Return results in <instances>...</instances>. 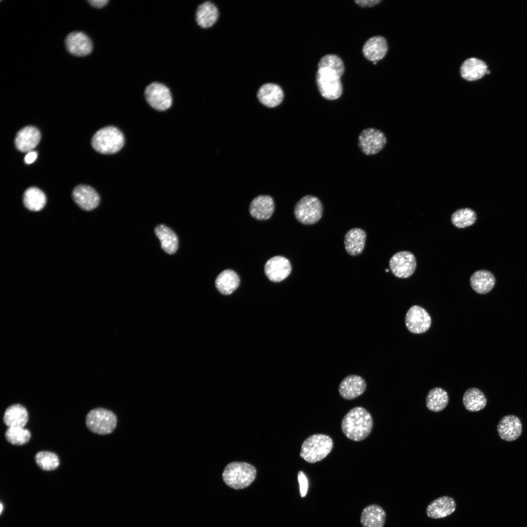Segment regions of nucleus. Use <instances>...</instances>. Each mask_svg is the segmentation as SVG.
I'll return each mask as SVG.
<instances>
[{
	"instance_id": "nucleus-1",
	"label": "nucleus",
	"mask_w": 527,
	"mask_h": 527,
	"mask_svg": "<svg viewBox=\"0 0 527 527\" xmlns=\"http://www.w3.org/2000/svg\"><path fill=\"white\" fill-rule=\"evenodd\" d=\"M372 427L373 420L370 414L360 406L350 410L344 417L341 424L345 435L354 441L365 439L370 433Z\"/></svg>"
},
{
	"instance_id": "nucleus-2",
	"label": "nucleus",
	"mask_w": 527,
	"mask_h": 527,
	"mask_svg": "<svg viewBox=\"0 0 527 527\" xmlns=\"http://www.w3.org/2000/svg\"><path fill=\"white\" fill-rule=\"evenodd\" d=\"M256 469L251 465L235 462L228 464L223 473V479L229 487L240 489L249 486L254 480Z\"/></svg>"
},
{
	"instance_id": "nucleus-3",
	"label": "nucleus",
	"mask_w": 527,
	"mask_h": 527,
	"mask_svg": "<svg viewBox=\"0 0 527 527\" xmlns=\"http://www.w3.org/2000/svg\"><path fill=\"white\" fill-rule=\"evenodd\" d=\"M124 144L122 133L117 127L108 126L99 130L91 139V145L97 152L112 154L120 151Z\"/></svg>"
},
{
	"instance_id": "nucleus-4",
	"label": "nucleus",
	"mask_w": 527,
	"mask_h": 527,
	"mask_svg": "<svg viewBox=\"0 0 527 527\" xmlns=\"http://www.w3.org/2000/svg\"><path fill=\"white\" fill-rule=\"evenodd\" d=\"M333 446L332 439L324 434H316L307 438L303 442L300 456L309 463L320 462L331 452Z\"/></svg>"
},
{
	"instance_id": "nucleus-5",
	"label": "nucleus",
	"mask_w": 527,
	"mask_h": 527,
	"mask_svg": "<svg viewBox=\"0 0 527 527\" xmlns=\"http://www.w3.org/2000/svg\"><path fill=\"white\" fill-rule=\"evenodd\" d=\"M87 427L92 432L99 435L112 433L117 424V418L112 411L101 407L91 410L85 418Z\"/></svg>"
},
{
	"instance_id": "nucleus-6",
	"label": "nucleus",
	"mask_w": 527,
	"mask_h": 527,
	"mask_svg": "<svg viewBox=\"0 0 527 527\" xmlns=\"http://www.w3.org/2000/svg\"><path fill=\"white\" fill-rule=\"evenodd\" d=\"M323 214V206L316 197L307 195L302 197L295 204L294 214L301 223L312 225L318 222Z\"/></svg>"
},
{
	"instance_id": "nucleus-7",
	"label": "nucleus",
	"mask_w": 527,
	"mask_h": 527,
	"mask_svg": "<svg viewBox=\"0 0 527 527\" xmlns=\"http://www.w3.org/2000/svg\"><path fill=\"white\" fill-rule=\"evenodd\" d=\"M339 77L335 72L326 68H319L316 73V83L321 95L328 100L341 97L343 86Z\"/></svg>"
},
{
	"instance_id": "nucleus-8",
	"label": "nucleus",
	"mask_w": 527,
	"mask_h": 527,
	"mask_svg": "<svg viewBox=\"0 0 527 527\" xmlns=\"http://www.w3.org/2000/svg\"><path fill=\"white\" fill-rule=\"evenodd\" d=\"M386 138L381 131L374 128L363 130L358 137V146L365 155H372L381 151L385 146Z\"/></svg>"
},
{
	"instance_id": "nucleus-9",
	"label": "nucleus",
	"mask_w": 527,
	"mask_h": 527,
	"mask_svg": "<svg viewBox=\"0 0 527 527\" xmlns=\"http://www.w3.org/2000/svg\"><path fill=\"white\" fill-rule=\"evenodd\" d=\"M144 95L149 104L157 110H166L172 105L170 91L162 83L156 82L151 83L145 88Z\"/></svg>"
},
{
	"instance_id": "nucleus-10",
	"label": "nucleus",
	"mask_w": 527,
	"mask_h": 527,
	"mask_svg": "<svg viewBox=\"0 0 527 527\" xmlns=\"http://www.w3.org/2000/svg\"><path fill=\"white\" fill-rule=\"evenodd\" d=\"M389 264L394 276L399 278H407L414 273L416 267V261L412 253L402 251L391 257Z\"/></svg>"
},
{
	"instance_id": "nucleus-11",
	"label": "nucleus",
	"mask_w": 527,
	"mask_h": 527,
	"mask_svg": "<svg viewBox=\"0 0 527 527\" xmlns=\"http://www.w3.org/2000/svg\"><path fill=\"white\" fill-rule=\"evenodd\" d=\"M405 324L407 329L414 334H422L430 328L431 319L428 312L417 305L410 307L406 312Z\"/></svg>"
},
{
	"instance_id": "nucleus-12",
	"label": "nucleus",
	"mask_w": 527,
	"mask_h": 527,
	"mask_svg": "<svg viewBox=\"0 0 527 527\" xmlns=\"http://www.w3.org/2000/svg\"><path fill=\"white\" fill-rule=\"evenodd\" d=\"M292 270L291 264L286 258L276 256L265 264L264 271L268 279L273 282H280L286 279Z\"/></svg>"
},
{
	"instance_id": "nucleus-13",
	"label": "nucleus",
	"mask_w": 527,
	"mask_h": 527,
	"mask_svg": "<svg viewBox=\"0 0 527 527\" xmlns=\"http://www.w3.org/2000/svg\"><path fill=\"white\" fill-rule=\"evenodd\" d=\"M284 98L283 89L278 84L267 82L261 85L257 93L258 101L264 106L275 108L283 102Z\"/></svg>"
},
{
	"instance_id": "nucleus-14",
	"label": "nucleus",
	"mask_w": 527,
	"mask_h": 527,
	"mask_svg": "<svg viewBox=\"0 0 527 527\" xmlns=\"http://www.w3.org/2000/svg\"><path fill=\"white\" fill-rule=\"evenodd\" d=\"M65 44L68 51L78 57L88 55L93 49L91 40L81 32H73L69 34L65 39Z\"/></svg>"
},
{
	"instance_id": "nucleus-15",
	"label": "nucleus",
	"mask_w": 527,
	"mask_h": 527,
	"mask_svg": "<svg viewBox=\"0 0 527 527\" xmlns=\"http://www.w3.org/2000/svg\"><path fill=\"white\" fill-rule=\"evenodd\" d=\"M497 431L501 439L507 442L514 441L522 434V423L517 416L507 415L499 422Z\"/></svg>"
},
{
	"instance_id": "nucleus-16",
	"label": "nucleus",
	"mask_w": 527,
	"mask_h": 527,
	"mask_svg": "<svg viewBox=\"0 0 527 527\" xmlns=\"http://www.w3.org/2000/svg\"><path fill=\"white\" fill-rule=\"evenodd\" d=\"M365 380L357 375H349L344 378L339 386V392L343 398L352 400L361 395L365 390Z\"/></svg>"
},
{
	"instance_id": "nucleus-17",
	"label": "nucleus",
	"mask_w": 527,
	"mask_h": 527,
	"mask_svg": "<svg viewBox=\"0 0 527 527\" xmlns=\"http://www.w3.org/2000/svg\"><path fill=\"white\" fill-rule=\"evenodd\" d=\"M219 10L210 0H206L198 5L195 14L197 24L204 29L212 27L218 21Z\"/></svg>"
},
{
	"instance_id": "nucleus-18",
	"label": "nucleus",
	"mask_w": 527,
	"mask_h": 527,
	"mask_svg": "<svg viewBox=\"0 0 527 527\" xmlns=\"http://www.w3.org/2000/svg\"><path fill=\"white\" fill-rule=\"evenodd\" d=\"M41 135L39 129L33 126H27L17 133L14 143L16 148L22 152H29L39 143Z\"/></svg>"
},
{
	"instance_id": "nucleus-19",
	"label": "nucleus",
	"mask_w": 527,
	"mask_h": 527,
	"mask_svg": "<svg viewBox=\"0 0 527 527\" xmlns=\"http://www.w3.org/2000/svg\"><path fill=\"white\" fill-rule=\"evenodd\" d=\"M72 197L75 203L82 209L89 211L95 208L100 198L96 191L85 185L77 186L73 190Z\"/></svg>"
},
{
	"instance_id": "nucleus-20",
	"label": "nucleus",
	"mask_w": 527,
	"mask_h": 527,
	"mask_svg": "<svg viewBox=\"0 0 527 527\" xmlns=\"http://www.w3.org/2000/svg\"><path fill=\"white\" fill-rule=\"evenodd\" d=\"M456 508V503L452 498L443 496L430 502L427 506L426 512L429 518L440 519L451 514Z\"/></svg>"
},
{
	"instance_id": "nucleus-21",
	"label": "nucleus",
	"mask_w": 527,
	"mask_h": 527,
	"mask_svg": "<svg viewBox=\"0 0 527 527\" xmlns=\"http://www.w3.org/2000/svg\"><path fill=\"white\" fill-rule=\"evenodd\" d=\"M275 208L273 198L269 195H259L251 202L249 212L254 218L260 220H266L270 218Z\"/></svg>"
},
{
	"instance_id": "nucleus-22",
	"label": "nucleus",
	"mask_w": 527,
	"mask_h": 527,
	"mask_svg": "<svg viewBox=\"0 0 527 527\" xmlns=\"http://www.w3.org/2000/svg\"><path fill=\"white\" fill-rule=\"evenodd\" d=\"M366 234L360 228H353L349 230L344 237L345 247L347 253L351 256H357L364 250Z\"/></svg>"
},
{
	"instance_id": "nucleus-23",
	"label": "nucleus",
	"mask_w": 527,
	"mask_h": 527,
	"mask_svg": "<svg viewBox=\"0 0 527 527\" xmlns=\"http://www.w3.org/2000/svg\"><path fill=\"white\" fill-rule=\"evenodd\" d=\"M387 44L382 36H376L370 38L365 43L363 53L365 57L373 62L383 59L387 51Z\"/></svg>"
},
{
	"instance_id": "nucleus-24",
	"label": "nucleus",
	"mask_w": 527,
	"mask_h": 527,
	"mask_svg": "<svg viewBox=\"0 0 527 527\" xmlns=\"http://www.w3.org/2000/svg\"><path fill=\"white\" fill-rule=\"evenodd\" d=\"M385 520V511L377 504L370 505L365 507L360 517L363 527H383Z\"/></svg>"
},
{
	"instance_id": "nucleus-25",
	"label": "nucleus",
	"mask_w": 527,
	"mask_h": 527,
	"mask_svg": "<svg viewBox=\"0 0 527 527\" xmlns=\"http://www.w3.org/2000/svg\"><path fill=\"white\" fill-rule=\"evenodd\" d=\"M487 71V66L486 63L475 58L466 60L460 69L462 77L468 81H474L482 78Z\"/></svg>"
},
{
	"instance_id": "nucleus-26",
	"label": "nucleus",
	"mask_w": 527,
	"mask_h": 527,
	"mask_svg": "<svg viewBox=\"0 0 527 527\" xmlns=\"http://www.w3.org/2000/svg\"><path fill=\"white\" fill-rule=\"evenodd\" d=\"M240 282V278L234 271L225 269L217 276L215 285L221 294L228 295L238 287Z\"/></svg>"
},
{
	"instance_id": "nucleus-27",
	"label": "nucleus",
	"mask_w": 527,
	"mask_h": 527,
	"mask_svg": "<svg viewBox=\"0 0 527 527\" xmlns=\"http://www.w3.org/2000/svg\"><path fill=\"white\" fill-rule=\"evenodd\" d=\"M3 422L8 427H24L28 420V414L26 409L18 404L8 406L3 415Z\"/></svg>"
},
{
	"instance_id": "nucleus-28",
	"label": "nucleus",
	"mask_w": 527,
	"mask_h": 527,
	"mask_svg": "<svg viewBox=\"0 0 527 527\" xmlns=\"http://www.w3.org/2000/svg\"><path fill=\"white\" fill-rule=\"evenodd\" d=\"M495 283L494 275L486 270L476 271L470 279V284L472 289L481 294L489 292L494 287Z\"/></svg>"
},
{
	"instance_id": "nucleus-29",
	"label": "nucleus",
	"mask_w": 527,
	"mask_h": 527,
	"mask_svg": "<svg viewBox=\"0 0 527 527\" xmlns=\"http://www.w3.org/2000/svg\"><path fill=\"white\" fill-rule=\"evenodd\" d=\"M463 403L467 410L477 412L486 407L487 400L481 390L476 387H471L466 390L464 393Z\"/></svg>"
},
{
	"instance_id": "nucleus-30",
	"label": "nucleus",
	"mask_w": 527,
	"mask_h": 527,
	"mask_svg": "<svg viewBox=\"0 0 527 527\" xmlns=\"http://www.w3.org/2000/svg\"><path fill=\"white\" fill-rule=\"evenodd\" d=\"M155 231L162 249L168 254H174L178 247V239L176 234L163 224L157 226Z\"/></svg>"
},
{
	"instance_id": "nucleus-31",
	"label": "nucleus",
	"mask_w": 527,
	"mask_h": 527,
	"mask_svg": "<svg viewBox=\"0 0 527 527\" xmlns=\"http://www.w3.org/2000/svg\"><path fill=\"white\" fill-rule=\"evenodd\" d=\"M448 400L447 392L441 387H436L428 391L426 397V405L430 411L439 412L446 406Z\"/></svg>"
},
{
	"instance_id": "nucleus-32",
	"label": "nucleus",
	"mask_w": 527,
	"mask_h": 527,
	"mask_svg": "<svg viewBox=\"0 0 527 527\" xmlns=\"http://www.w3.org/2000/svg\"><path fill=\"white\" fill-rule=\"evenodd\" d=\"M46 198L44 193L40 189L31 187L27 189L23 196V203L28 209L40 211L44 206Z\"/></svg>"
},
{
	"instance_id": "nucleus-33",
	"label": "nucleus",
	"mask_w": 527,
	"mask_h": 527,
	"mask_svg": "<svg viewBox=\"0 0 527 527\" xmlns=\"http://www.w3.org/2000/svg\"><path fill=\"white\" fill-rule=\"evenodd\" d=\"M476 218V214L474 210L469 208H464L456 210L452 214L451 220L456 227L463 228L472 225Z\"/></svg>"
},
{
	"instance_id": "nucleus-34",
	"label": "nucleus",
	"mask_w": 527,
	"mask_h": 527,
	"mask_svg": "<svg viewBox=\"0 0 527 527\" xmlns=\"http://www.w3.org/2000/svg\"><path fill=\"white\" fill-rule=\"evenodd\" d=\"M35 459L38 466L46 471L55 470L60 464L58 455L55 453L47 451H41L37 452Z\"/></svg>"
},
{
	"instance_id": "nucleus-35",
	"label": "nucleus",
	"mask_w": 527,
	"mask_h": 527,
	"mask_svg": "<svg viewBox=\"0 0 527 527\" xmlns=\"http://www.w3.org/2000/svg\"><path fill=\"white\" fill-rule=\"evenodd\" d=\"M5 437L10 444L20 446L27 443L31 438L30 431L23 427H10L5 431Z\"/></svg>"
},
{
	"instance_id": "nucleus-36",
	"label": "nucleus",
	"mask_w": 527,
	"mask_h": 527,
	"mask_svg": "<svg viewBox=\"0 0 527 527\" xmlns=\"http://www.w3.org/2000/svg\"><path fill=\"white\" fill-rule=\"evenodd\" d=\"M318 67V69L326 68L331 70L340 77L345 71L342 60L338 56L334 54H327L323 56L319 61Z\"/></svg>"
},
{
	"instance_id": "nucleus-37",
	"label": "nucleus",
	"mask_w": 527,
	"mask_h": 527,
	"mask_svg": "<svg viewBox=\"0 0 527 527\" xmlns=\"http://www.w3.org/2000/svg\"><path fill=\"white\" fill-rule=\"evenodd\" d=\"M298 480L300 486V494L302 497L305 496L308 489V481L305 475L300 471L298 474Z\"/></svg>"
},
{
	"instance_id": "nucleus-38",
	"label": "nucleus",
	"mask_w": 527,
	"mask_h": 527,
	"mask_svg": "<svg viewBox=\"0 0 527 527\" xmlns=\"http://www.w3.org/2000/svg\"><path fill=\"white\" fill-rule=\"evenodd\" d=\"M381 0H355V2L362 7H371L378 4Z\"/></svg>"
},
{
	"instance_id": "nucleus-39",
	"label": "nucleus",
	"mask_w": 527,
	"mask_h": 527,
	"mask_svg": "<svg viewBox=\"0 0 527 527\" xmlns=\"http://www.w3.org/2000/svg\"><path fill=\"white\" fill-rule=\"evenodd\" d=\"M88 2L95 8H101L104 6L109 1L107 0H88Z\"/></svg>"
},
{
	"instance_id": "nucleus-40",
	"label": "nucleus",
	"mask_w": 527,
	"mask_h": 527,
	"mask_svg": "<svg viewBox=\"0 0 527 527\" xmlns=\"http://www.w3.org/2000/svg\"><path fill=\"white\" fill-rule=\"evenodd\" d=\"M37 153L35 151L29 152L24 158L25 162L30 164L33 162L37 157Z\"/></svg>"
},
{
	"instance_id": "nucleus-41",
	"label": "nucleus",
	"mask_w": 527,
	"mask_h": 527,
	"mask_svg": "<svg viewBox=\"0 0 527 527\" xmlns=\"http://www.w3.org/2000/svg\"><path fill=\"white\" fill-rule=\"evenodd\" d=\"M2 507H2V503H1V504H0V513H1V512H2Z\"/></svg>"
},
{
	"instance_id": "nucleus-42",
	"label": "nucleus",
	"mask_w": 527,
	"mask_h": 527,
	"mask_svg": "<svg viewBox=\"0 0 527 527\" xmlns=\"http://www.w3.org/2000/svg\"><path fill=\"white\" fill-rule=\"evenodd\" d=\"M385 271L386 272H388V271H389V270H388V269H386L385 270Z\"/></svg>"
}]
</instances>
